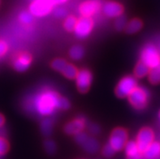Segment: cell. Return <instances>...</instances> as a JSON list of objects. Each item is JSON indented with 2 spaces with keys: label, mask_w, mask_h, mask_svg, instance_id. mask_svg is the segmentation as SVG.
<instances>
[{
  "label": "cell",
  "mask_w": 160,
  "mask_h": 159,
  "mask_svg": "<svg viewBox=\"0 0 160 159\" xmlns=\"http://www.w3.org/2000/svg\"><path fill=\"white\" fill-rule=\"evenodd\" d=\"M60 95L51 89H43L35 94L29 102L32 111L41 116H49L58 109Z\"/></svg>",
  "instance_id": "cell-1"
},
{
  "label": "cell",
  "mask_w": 160,
  "mask_h": 159,
  "mask_svg": "<svg viewBox=\"0 0 160 159\" xmlns=\"http://www.w3.org/2000/svg\"><path fill=\"white\" fill-rule=\"evenodd\" d=\"M128 101L134 108L143 110L149 101V92L143 87L137 86L128 95Z\"/></svg>",
  "instance_id": "cell-2"
},
{
  "label": "cell",
  "mask_w": 160,
  "mask_h": 159,
  "mask_svg": "<svg viewBox=\"0 0 160 159\" xmlns=\"http://www.w3.org/2000/svg\"><path fill=\"white\" fill-rule=\"evenodd\" d=\"M141 61L146 63L150 69L160 63V54L157 48L152 44L146 45L141 54Z\"/></svg>",
  "instance_id": "cell-3"
},
{
  "label": "cell",
  "mask_w": 160,
  "mask_h": 159,
  "mask_svg": "<svg viewBox=\"0 0 160 159\" xmlns=\"http://www.w3.org/2000/svg\"><path fill=\"white\" fill-rule=\"evenodd\" d=\"M138 86V81L136 78L132 76H126L123 77L118 83L115 92L116 95L120 98L128 97V95L132 93L136 87Z\"/></svg>",
  "instance_id": "cell-4"
},
{
  "label": "cell",
  "mask_w": 160,
  "mask_h": 159,
  "mask_svg": "<svg viewBox=\"0 0 160 159\" xmlns=\"http://www.w3.org/2000/svg\"><path fill=\"white\" fill-rule=\"evenodd\" d=\"M128 132L123 127H116L113 130L111 134L109 140V144L115 151H120L125 147L128 142Z\"/></svg>",
  "instance_id": "cell-5"
},
{
  "label": "cell",
  "mask_w": 160,
  "mask_h": 159,
  "mask_svg": "<svg viewBox=\"0 0 160 159\" xmlns=\"http://www.w3.org/2000/svg\"><path fill=\"white\" fill-rule=\"evenodd\" d=\"M54 6L50 0H32L29 5V12L36 17H43L52 12Z\"/></svg>",
  "instance_id": "cell-6"
},
{
  "label": "cell",
  "mask_w": 160,
  "mask_h": 159,
  "mask_svg": "<svg viewBox=\"0 0 160 159\" xmlns=\"http://www.w3.org/2000/svg\"><path fill=\"white\" fill-rule=\"evenodd\" d=\"M93 28V20L92 17L81 16L77 20L74 32L77 37L80 39L86 38L90 33Z\"/></svg>",
  "instance_id": "cell-7"
},
{
  "label": "cell",
  "mask_w": 160,
  "mask_h": 159,
  "mask_svg": "<svg viewBox=\"0 0 160 159\" xmlns=\"http://www.w3.org/2000/svg\"><path fill=\"white\" fill-rule=\"evenodd\" d=\"M75 141L89 153H96L99 149V143L97 140L89 137L87 133L84 132H81L75 135Z\"/></svg>",
  "instance_id": "cell-8"
},
{
  "label": "cell",
  "mask_w": 160,
  "mask_h": 159,
  "mask_svg": "<svg viewBox=\"0 0 160 159\" xmlns=\"http://www.w3.org/2000/svg\"><path fill=\"white\" fill-rule=\"evenodd\" d=\"M154 133L153 130L150 127H143L139 131L137 137V145L138 149L142 152L144 153L146 149L154 142Z\"/></svg>",
  "instance_id": "cell-9"
},
{
  "label": "cell",
  "mask_w": 160,
  "mask_h": 159,
  "mask_svg": "<svg viewBox=\"0 0 160 159\" xmlns=\"http://www.w3.org/2000/svg\"><path fill=\"white\" fill-rule=\"evenodd\" d=\"M93 81V75L88 69L79 71L76 77V83L78 90L81 93H87Z\"/></svg>",
  "instance_id": "cell-10"
},
{
  "label": "cell",
  "mask_w": 160,
  "mask_h": 159,
  "mask_svg": "<svg viewBox=\"0 0 160 159\" xmlns=\"http://www.w3.org/2000/svg\"><path fill=\"white\" fill-rule=\"evenodd\" d=\"M102 2L100 0H86L79 6L78 11L81 16L92 17L93 15L99 12L102 9Z\"/></svg>",
  "instance_id": "cell-11"
},
{
  "label": "cell",
  "mask_w": 160,
  "mask_h": 159,
  "mask_svg": "<svg viewBox=\"0 0 160 159\" xmlns=\"http://www.w3.org/2000/svg\"><path fill=\"white\" fill-rule=\"evenodd\" d=\"M102 12L107 17L109 18H116L124 13V7L117 2L110 1L107 2L102 7Z\"/></svg>",
  "instance_id": "cell-12"
},
{
  "label": "cell",
  "mask_w": 160,
  "mask_h": 159,
  "mask_svg": "<svg viewBox=\"0 0 160 159\" xmlns=\"http://www.w3.org/2000/svg\"><path fill=\"white\" fill-rule=\"evenodd\" d=\"M85 124L86 122L83 117H77L65 125L63 130L68 135H77V133L83 131Z\"/></svg>",
  "instance_id": "cell-13"
},
{
  "label": "cell",
  "mask_w": 160,
  "mask_h": 159,
  "mask_svg": "<svg viewBox=\"0 0 160 159\" xmlns=\"http://www.w3.org/2000/svg\"><path fill=\"white\" fill-rule=\"evenodd\" d=\"M32 62V56L28 52H24L17 55L13 62V67L19 72H25Z\"/></svg>",
  "instance_id": "cell-14"
},
{
  "label": "cell",
  "mask_w": 160,
  "mask_h": 159,
  "mask_svg": "<svg viewBox=\"0 0 160 159\" xmlns=\"http://www.w3.org/2000/svg\"><path fill=\"white\" fill-rule=\"evenodd\" d=\"M124 149L128 159H142L143 157V153L138 149L136 141H128Z\"/></svg>",
  "instance_id": "cell-15"
},
{
  "label": "cell",
  "mask_w": 160,
  "mask_h": 159,
  "mask_svg": "<svg viewBox=\"0 0 160 159\" xmlns=\"http://www.w3.org/2000/svg\"><path fill=\"white\" fill-rule=\"evenodd\" d=\"M160 156V143L154 141L143 153L145 159H156Z\"/></svg>",
  "instance_id": "cell-16"
},
{
  "label": "cell",
  "mask_w": 160,
  "mask_h": 159,
  "mask_svg": "<svg viewBox=\"0 0 160 159\" xmlns=\"http://www.w3.org/2000/svg\"><path fill=\"white\" fill-rule=\"evenodd\" d=\"M142 21L140 19L135 18L131 20L127 23V25L125 27V32L128 34H133L135 32H138V31L141 30L142 28Z\"/></svg>",
  "instance_id": "cell-17"
},
{
  "label": "cell",
  "mask_w": 160,
  "mask_h": 159,
  "mask_svg": "<svg viewBox=\"0 0 160 159\" xmlns=\"http://www.w3.org/2000/svg\"><path fill=\"white\" fill-rule=\"evenodd\" d=\"M150 68L149 67L146 63L140 61L137 63L136 67H135V69H134V75L135 77H138V78H142V77H145L146 76L149 75L150 73Z\"/></svg>",
  "instance_id": "cell-18"
},
{
  "label": "cell",
  "mask_w": 160,
  "mask_h": 159,
  "mask_svg": "<svg viewBox=\"0 0 160 159\" xmlns=\"http://www.w3.org/2000/svg\"><path fill=\"white\" fill-rule=\"evenodd\" d=\"M78 72H79V71L77 70V68L75 67V65L68 62L67 65L64 67V68H63V70L62 71V72L61 73H62L66 78L70 79V80H73V79H76Z\"/></svg>",
  "instance_id": "cell-19"
},
{
  "label": "cell",
  "mask_w": 160,
  "mask_h": 159,
  "mask_svg": "<svg viewBox=\"0 0 160 159\" xmlns=\"http://www.w3.org/2000/svg\"><path fill=\"white\" fill-rule=\"evenodd\" d=\"M41 131L45 137H50L53 131V121L51 119H44L41 123Z\"/></svg>",
  "instance_id": "cell-20"
},
{
  "label": "cell",
  "mask_w": 160,
  "mask_h": 159,
  "mask_svg": "<svg viewBox=\"0 0 160 159\" xmlns=\"http://www.w3.org/2000/svg\"><path fill=\"white\" fill-rule=\"evenodd\" d=\"M84 48L80 45L73 46L69 51V56L74 60H80L84 56Z\"/></svg>",
  "instance_id": "cell-21"
},
{
  "label": "cell",
  "mask_w": 160,
  "mask_h": 159,
  "mask_svg": "<svg viewBox=\"0 0 160 159\" xmlns=\"http://www.w3.org/2000/svg\"><path fill=\"white\" fill-rule=\"evenodd\" d=\"M149 81L152 85H158L160 83V63L154 68L150 69Z\"/></svg>",
  "instance_id": "cell-22"
},
{
  "label": "cell",
  "mask_w": 160,
  "mask_h": 159,
  "mask_svg": "<svg viewBox=\"0 0 160 159\" xmlns=\"http://www.w3.org/2000/svg\"><path fill=\"white\" fill-rule=\"evenodd\" d=\"M77 20L78 19L76 16H72V15L67 16L64 20V23H63V27H64L65 29L68 32H72V31H74Z\"/></svg>",
  "instance_id": "cell-23"
},
{
  "label": "cell",
  "mask_w": 160,
  "mask_h": 159,
  "mask_svg": "<svg viewBox=\"0 0 160 159\" xmlns=\"http://www.w3.org/2000/svg\"><path fill=\"white\" fill-rule=\"evenodd\" d=\"M68 62L63 58H55L51 62V67H52L54 70L58 71L59 72H62V71L63 70L64 67L67 65Z\"/></svg>",
  "instance_id": "cell-24"
},
{
  "label": "cell",
  "mask_w": 160,
  "mask_h": 159,
  "mask_svg": "<svg viewBox=\"0 0 160 159\" xmlns=\"http://www.w3.org/2000/svg\"><path fill=\"white\" fill-rule=\"evenodd\" d=\"M127 23H128V20L126 16L124 15H121V16H118L116 18V21H115V27L117 29L118 31H122L123 29H124L127 25Z\"/></svg>",
  "instance_id": "cell-25"
},
{
  "label": "cell",
  "mask_w": 160,
  "mask_h": 159,
  "mask_svg": "<svg viewBox=\"0 0 160 159\" xmlns=\"http://www.w3.org/2000/svg\"><path fill=\"white\" fill-rule=\"evenodd\" d=\"M19 20L24 24H30L33 20V16L29 12L24 11L19 15Z\"/></svg>",
  "instance_id": "cell-26"
},
{
  "label": "cell",
  "mask_w": 160,
  "mask_h": 159,
  "mask_svg": "<svg viewBox=\"0 0 160 159\" xmlns=\"http://www.w3.org/2000/svg\"><path fill=\"white\" fill-rule=\"evenodd\" d=\"M44 148L49 154H54L56 151V144L52 140H46L44 141Z\"/></svg>",
  "instance_id": "cell-27"
},
{
  "label": "cell",
  "mask_w": 160,
  "mask_h": 159,
  "mask_svg": "<svg viewBox=\"0 0 160 159\" xmlns=\"http://www.w3.org/2000/svg\"><path fill=\"white\" fill-rule=\"evenodd\" d=\"M10 149L9 142L5 137H0V156L5 155Z\"/></svg>",
  "instance_id": "cell-28"
},
{
  "label": "cell",
  "mask_w": 160,
  "mask_h": 159,
  "mask_svg": "<svg viewBox=\"0 0 160 159\" xmlns=\"http://www.w3.org/2000/svg\"><path fill=\"white\" fill-rule=\"evenodd\" d=\"M53 13L55 17L59 19H62L67 16L68 12L67 10L63 7H56L53 10Z\"/></svg>",
  "instance_id": "cell-29"
},
{
  "label": "cell",
  "mask_w": 160,
  "mask_h": 159,
  "mask_svg": "<svg viewBox=\"0 0 160 159\" xmlns=\"http://www.w3.org/2000/svg\"><path fill=\"white\" fill-rule=\"evenodd\" d=\"M70 107V102L67 98L63 97H59V102H58V109L59 110H68Z\"/></svg>",
  "instance_id": "cell-30"
},
{
  "label": "cell",
  "mask_w": 160,
  "mask_h": 159,
  "mask_svg": "<svg viewBox=\"0 0 160 159\" xmlns=\"http://www.w3.org/2000/svg\"><path fill=\"white\" fill-rule=\"evenodd\" d=\"M115 153H116L115 149L111 146L110 144L106 145L103 147V149H102V154L106 157H112L115 154Z\"/></svg>",
  "instance_id": "cell-31"
},
{
  "label": "cell",
  "mask_w": 160,
  "mask_h": 159,
  "mask_svg": "<svg viewBox=\"0 0 160 159\" xmlns=\"http://www.w3.org/2000/svg\"><path fill=\"white\" fill-rule=\"evenodd\" d=\"M8 51V46L6 42L0 40V58L3 56Z\"/></svg>",
  "instance_id": "cell-32"
},
{
  "label": "cell",
  "mask_w": 160,
  "mask_h": 159,
  "mask_svg": "<svg viewBox=\"0 0 160 159\" xmlns=\"http://www.w3.org/2000/svg\"><path fill=\"white\" fill-rule=\"evenodd\" d=\"M88 128H89V132H92L93 134H97V133L99 132L100 131V128L96 124H90L88 126Z\"/></svg>",
  "instance_id": "cell-33"
},
{
  "label": "cell",
  "mask_w": 160,
  "mask_h": 159,
  "mask_svg": "<svg viewBox=\"0 0 160 159\" xmlns=\"http://www.w3.org/2000/svg\"><path fill=\"white\" fill-rule=\"evenodd\" d=\"M51 2H52L54 5H60V4H63L64 2H66L68 0H50Z\"/></svg>",
  "instance_id": "cell-34"
},
{
  "label": "cell",
  "mask_w": 160,
  "mask_h": 159,
  "mask_svg": "<svg viewBox=\"0 0 160 159\" xmlns=\"http://www.w3.org/2000/svg\"><path fill=\"white\" fill-rule=\"evenodd\" d=\"M5 123V118L2 114H0V127H2V125Z\"/></svg>",
  "instance_id": "cell-35"
},
{
  "label": "cell",
  "mask_w": 160,
  "mask_h": 159,
  "mask_svg": "<svg viewBox=\"0 0 160 159\" xmlns=\"http://www.w3.org/2000/svg\"><path fill=\"white\" fill-rule=\"evenodd\" d=\"M158 116H159V119H160V111H159V114H158Z\"/></svg>",
  "instance_id": "cell-36"
}]
</instances>
